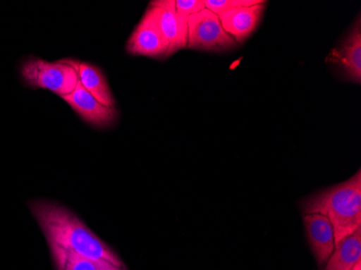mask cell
I'll list each match as a JSON object with an SVG mask.
<instances>
[{
	"mask_svg": "<svg viewBox=\"0 0 361 270\" xmlns=\"http://www.w3.org/2000/svg\"><path fill=\"white\" fill-rule=\"evenodd\" d=\"M237 42L225 32L216 13L204 9L188 18V48L204 51H224Z\"/></svg>",
	"mask_w": 361,
	"mask_h": 270,
	"instance_id": "277c9868",
	"label": "cell"
},
{
	"mask_svg": "<svg viewBox=\"0 0 361 270\" xmlns=\"http://www.w3.org/2000/svg\"><path fill=\"white\" fill-rule=\"evenodd\" d=\"M85 121L94 127L111 125L117 119V109L107 107L97 102V99L81 86L80 82L71 94L62 97Z\"/></svg>",
	"mask_w": 361,
	"mask_h": 270,
	"instance_id": "ba28073f",
	"label": "cell"
},
{
	"mask_svg": "<svg viewBox=\"0 0 361 270\" xmlns=\"http://www.w3.org/2000/svg\"><path fill=\"white\" fill-rule=\"evenodd\" d=\"M265 4V1H261L249 7L233 8L219 14V19L225 32L237 44L245 42L259 25Z\"/></svg>",
	"mask_w": 361,
	"mask_h": 270,
	"instance_id": "9c48e42d",
	"label": "cell"
},
{
	"mask_svg": "<svg viewBox=\"0 0 361 270\" xmlns=\"http://www.w3.org/2000/svg\"><path fill=\"white\" fill-rule=\"evenodd\" d=\"M58 270H117V266L109 262L97 261L82 257L72 250L63 249L58 245H49Z\"/></svg>",
	"mask_w": 361,
	"mask_h": 270,
	"instance_id": "4fadbf2b",
	"label": "cell"
},
{
	"mask_svg": "<svg viewBox=\"0 0 361 270\" xmlns=\"http://www.w3.org/2000/svg\"><path fill=\"white\" fill-rule=\"evenodd\" d=\"M308 243L319 265L326 263L336 247L334 229L328 217L318 213L304 214Z\"/></svg>",
	"mask_w": 361,
	"mask_h": 270,
	"instance_id": "30bf717a",
	"label": "cell"
},
{
	"mask_svg": "<svg viewBox=\"0 0 361 270\" xmlns=\"http://www.w3.org/2000/svg\"><path fill=\"white\" fill-rule=\"evenodd\" d=\"M303 214L324 215L334 229L336 245L361 227V172L304 202Z\"/></svg>",
	"mask_w": 361,
	"mask_h": 270,
	"instance_id": "7a4b0ae2",
	"label": "cell"
},
{
	"mask_svg": "<svg viewBox=\"0 0 361 270\" xmlns=\"http://www.w3.org/2000/svg\"><path fill=\"white\" fill-rule=\"evenodd\" d=\"M361 261V227L336 243L326 270H352Z\"/></svg>",
	"mask_w": 361,
	"mask_h": 270,
	"instance_id": "8fae6325",
	"label": "cell"
},
{
	"mask_svg": "<svg viewBox=\"0 0 361 270\" xmlns=\"http://www.w3.org/2000/svg\"><path fill=\"white\" fill-rule=\"evenodd\" d=\"M79 62L60 60L48 62L38 58H28L21 65V75L25 85L32 89H44L59 97L71 94L79 82Z\"/></svg>",
	"mask_w": 361,
	"mask_h": 270,
	"instance_id": "3957f363",
	"label": "cell"
},
{
	"mask_svg": "<svg viewBox=\"0 0 361 270\" xmlns=\"http://www.w3.org/2000/svg\"><path fill=\"white\" fill-rule=\"evenodd\" d=\"M352 270H361V261L358 262Z\"/></svg>",
	"mask_w": 361,
	"mask_h": 270,
	"instance_id": "2e32d148",
	"label": "cell"
},
{
	"mask_svg": "<svg viewBox=\"0 0 361 270\" xmlns=\"http://www.w3.org/2000/svg\"><path fill=\"white\" fill-rule=\"evenodd\" d=\"M204 9V0H176V12L185 18Z\"/></svg>",
	"mask_w": 361,
	"mask_h": 270,
	"instance_id": "9a60e30c",
	"label": "cell"
},
{
	"mask_svg": "<svg viewBox=\"0 0 361 270\" xmlns=\"http://www.w3.org/2000/svg\"><path fill=\"white\" fill-rule=\"evenodd\" d=\"M117 270H127L125 267L118 268Z\"/></svg>",
	"mask_w": 361,
	"mask_h": 270,
	"instance_id": "e0dca14e",
	"label": "cell"
},
{
	"mask_svg": "<svg viewBox=\"0 0 361 270\" xmlns=\"http://www.w3.org/2000/svg\"><path fill=\"white\" fill-rule=\"evenodd\" d=\"M326 62L338 65L350 80L361 81V26L360 20L350 30L348 37L338 47L332 49L326 59Z\"/></svg>",
	"mask_w": 361,
	"mask_h": 270,
	"instance_id": "52a82bcc",
	"label": "cell"
},
{
	"mask_svg": "<svg viewBox=\"0 0 361 270\" xmlns=\"http://www.w3.org/2000/svg\"><path fill=\"white\" fill-rule=\"evenodd\" d=\"M30 208L46 235L49 245H58L89 259L125 267L109 245L68 209L50 201H32Z\"/></svg>",
	"mask_w": 361,
	"mask_h": 270,
	"instance_id": "6da1fadb",
	"label": "cell"
},
{
	"mask_svg": "<svg viewBox=\"0 0 361 270\" xmlns=\"http://www.w3.org/2000/svg\"><path fill=\"white\" fill-rule=\"evenodd\" d=\"M79 82L84 87L97 102L107 107L115 106V99L111 94V88L97 67L88 63H79Z\"/></svg>",
	"mask_w": 361,
	"mask_h": 270,
	"instance_id": "7c38bea8",
	"label": "cell"
},
{
	"mask_svg": "<svg viewBox=\"0 0 361 270\" xmlns=\"http://www.w3.org/2000/svg\"><path fill=\"white\" fill-rule=\"evenodd\" d=\"M127 52L133 56L168 58V48L149 10H146L127 42Z\"/></svg>",
	"mask_w": 361,
	"mask_h": 270,
	"instance_id": "8992f818",
	"label": "cell"
},
{
	"mask_svg": "<svg viewBox=\"0 0 361 270\" xmlns=\"http://www.w3.org/2000/svg\"><path fill=\"white\" fill-rule=\"evenodd\" d=\"M165 40L168 56L188 48V18L176 10V0H158L147 8Z\"/></svg>",
	"mask_w": 361,
	"mask_h": 270,
	"instance_id": "5b68a950",
	"label": "cell"
},
{
	"mask_svg": "<svg viewBox=\"0 0 361 270\" xmlns=\"http://www.w3.org/2000/svg\"><path fill=\"white\" fill-rule=\"evenodd\" d=\"M259 3V0H204V8L216 16L233 8L249 7Z\"/></svg>",
	"mask_w": 361,
	"mask_h": 270,
	"instance_id": "5bb4252c",
	"label": "cell"
}]
</instances>
